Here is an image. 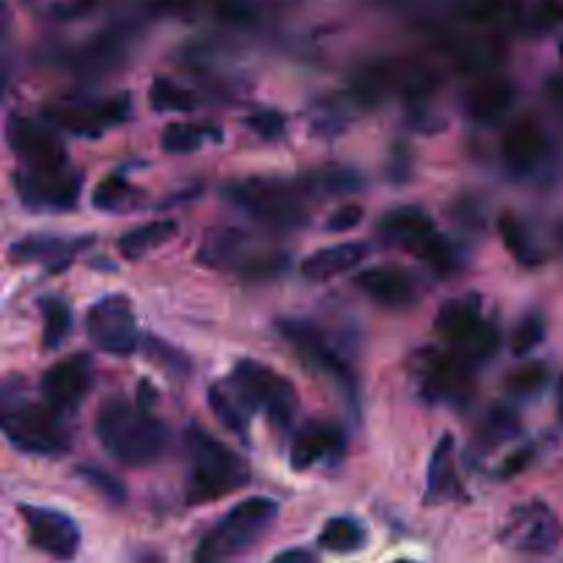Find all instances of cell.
Instances as JSON below:
<instances>
[{
    "instance_id": "1",
    "label": "cell",
    "mask_w": 563,
    "mask_h": 563,
    "mask_svg": "<svg viewBox=\"0 0 563 563\" xmlns=\"http://www.w3.org/2000/svg\"><path fill=\"white\" fill-rule=\"evenodd\" d=\"M97 440L124 468H146L166 453L168 429L151 409L127 398H111L97 415Z\"/></svg>"
},
{
    "instance_id": "2",
    "label": "cell",
    "mask_w": 563,
    "mask_h": 563,
    "mask_svg": "<svg viewBox=\"0 0 563 563\" xmlns=\"http://www.w3.org/2000/svg\"><path fill=\"white\" fill-rule=\"evenodd\" d=\"M188 446V503L190 506H204L215 503L217 497H226L232 492L250 484V468L237 451L226 442L215 440L201 426H190L184 435Z\"/></svg>"
},
{
    "instance_id": "3",
    "label": "cell",
    "mask_w": 563,
    "mask_h": 563,
    "mask_svg": "<svg viewBox=\"0 0 563 563\" xmlns=\"http://www.w3.org/2000/svg\"><path fill=\"white\" fill-rule=\"evenodd\" d=\"M278 519V503L270 497H248L237 503L232 511L221 517V522L204 536L195 558L199 561H221V558H234L248 552L272 522Z\"/></svg>"
},
{
    "instance_id": "4",
    "label": "cell",
    "mask_w": 563,
    "mask_h": 563,
    "mask_svg": "<svg viewBox=\"0 0 563 563\" xmlns=\"http://www.w3.org/2000/svg\"><path fill=\"white\" fill-rule=\"evenodd\" d=\"M3 431L18 451L31 457H61L69 448L67 426L61 409L50 402L40 404L31 398L3 404Z\"/></svg>"
},
{
    "instance_id": "5",
    "label": "cell",
    "mask_w": 563,
    "mask_h": 563,
    "mask_svg": "<svg viewBox=\"0 0 563 563\" xmlns=\"http://www.w3.org/2000/svg\"><path fill=\"white\" fill-rule=\"evenodd\" d=\"M305 193L281 179H243L226 188V199L272 228H297L305 223Z\"/></svg>"
},
{
    "instance_id": "6",
    "label": "cell",
    "mask_w": 563,
    "mask_h": 563,
    "mask_svg": "<svg viewBox=\"0 0 563 563\" xmlns=\"http://www.w3.org/2000/svg\"><path fill=\"white\" fill-rule=\"evenodd\" d=\"M232 387L254 413L264 409L270 424L278 429L292 424L294 415H297L300 398L292 380H286L259 360H239L232 371Z\"/></svg>"
},
{
    "instance_id": "7",
    "label": "cell",
    "mask_w": 563,
    "mask_h": 563,
    "mask_svg": "<svg viewBox=\"0 0 563 563\" xmlns=\"http://www.w3.org/2000/svg\"><path fill=\"white\" fill-rule=\"evenodd\" d=\"M435 327L462 358L470 363H484L500 347V333L484 322L478 297H453L437 311Z\"/></svg>"
},
{
    "instance_id": "8",
    "label": "cell",
    "mask_w": 563,
    "mask_h": 563,
    "mask_svg": "<svg viewBox=\"0 0 563 563\" xmlns=\"http://www.w3.org/2000/svg\"><path fill=\"white\" fill-rule=\"evenodd\" d=\"M278 330H281V336L292 344L294 352H297L311 369L319 371V374L327 376L330 382H336V385L347 393L349 402H358V382H354L352 369H349L347 360L327 344L325 333H322L314 322L278 319Z\"/></svg>"
},
{
    "instance_id": "9",
    "label": "cell",
    "mask_w": 563,
    "mask_h": 563,
    "mask_svg": "<svg viewBox=\"0 0 563 563\" xmlns=\"http://www.w3.org/2000/svg\"><path fill=\"white\" fill-rule=\"evenodd\" d=\"M86 330L97 349L116 358H130L138 349V322L135 308L124 294H108L97 300L86 314Z\"/></svg>"
},
{
    "instance_id": "10",
    "label": "cell",
    "mask_w": 563,
    "mask_h": 563,
    "mask_svg": "<svg viewBox=\"0 0 563 563\" xmlns=\"http://www.w3.org/2000/svg\"><path fill=\"white\" fill-rule=\"evenodd\" d=\"M7 140L12 155L18 157L25 171L53 173L67 168L69 155L64 149V140L47 124L34 122V119L12 116L7 127Z\"/></svg>"
},
{
    "instance_id": "11",
    "label": "cell",
    "mask_w": 563,
    "mask_h": 563,
    "mask_svg": "<svg viewBox=\"0 0 563 563\" xmlns=\"http://www.w3.org/2000/svg\"><path fill=\"white\" fill-rule=\"evenodd\" d=\"M558 541H561V522L555 511L541 500L511 508L500 530V544L528 555H547L555 550Z\"/></svg>"
},
{
    "instance_id": "12",
    "label": "cell",
    "mask_w": 563,
    "mask_h": 563,
    "mask_svg": "<svg viewBox=\"0 0 563 563\" xmlns=\"http://www.w3.org/2000/svg\"><path fill=\"white\" fill-rule=\"evenodd\" d=\"M20 514L29 528V539L36 550L56 561H69L80 550V528L67 511L45 506H20Z\"/></svg>"
},
{
    "instance_id": "13",
    "label": "cell",
    "mask_w": 563,
    "mask_h": 563,
    "mask_svg": "<svg viewBox=\"0 0 563 563\" xmlns=\"http://www.w3.org/2000/svg\"><path fill=\"white\" fill-rule=\"evenodd\" d=\"M18 184V195L29 210L45 212H69L80 201V190H83V177L72 173L69 168L53 173H34V171H20L14 177Z\"/></svg>"
},
{
    "instance_id": "14",
    "label": "cell",
    "mask_w": 563,
    "mask_h": 563,
    "mask_svg": "<svg viewBox=\"0 0 563 563\" xmlns=\"http://www.w3.org/2000/svg\"><path fill=\"white\" fill-rule=\"evenodd\" d=\"M91 382H94V363L89 354H69V358L58 360L56 365L45 371L42 376V393L45 402L61 413H75L89 396Z\"/></svg>"
},
{
    "instance_id": "15",
    "label": "cell",
    "mask_w": 563,
    "mask_h": 563,
    "mask_svg": "<svg viewBox=\"0 0 563 563\" xmlns=\"http://www.w3.org/2000/svg\"><path fill=\"white\" fill-rule=\"evenodd\" d=\"M473 369L468 358L453 349L448 354H431L420 365V391L435 402H462L473 391Z\"/></svg>"
},
{
    "instance_id": "16",
    "label": "cell",
    "mask_w": 563,
    "mask_h": 563,
    "mask_svg": "<svg viewBox=\"0 0 563 563\" xmlns=\"http://www.w3.org/2000/svg\"><path fill=\"white\" fill-rule=\"evenodd\" d=\"M130 113H133L130 94H116L111 97V100L89 102V105L56 108L50 116L58 127L69 130L72 135H80V138H94V135H100L102 130L122 127V124L130 119Z\"/></svg>"
},
{
    "instance_id": "17",
    "label": "cell",
    "mask_w": 563,
    "mask_h": 563,
    "mask_svg": "<svg viewBox=\"0 0 563 563\" xmlns=\"http://www.w3.org/2000/svg\"><path fill=\"white\" fill-rule=\"evenodd\" d=\"M94 239H69V237H50V234H36V237H25L9 248V261L12 264H42L47 270L58 272L67 270L80 250H86Z\"/></svg>"
},
{
    "instance_id": "18",
    "label": "cell",
    "mask_w": 563,
    "mask_h": 563,
    "mask_svg": "<svg viewBox=\"0 0 563 563\" xmlns=\"http://www.w3.org/2000/svg\"><path fill=\"white\" fill-rule=\"evenodd\" d=\"M344 448H347V440H344V431L338 426L325 424V420H311L292 437L289 462H292L294 470H308L322 462H330V459H338Z\"/></svg>"
},
{
    "instance_id": "19",
    "label": "cell",
    "mask_w": 563,
    "mask_h": 563,
    "mask_svg": "<svg viewBox=\"0 0 563 563\" xmlns=\"http://www.w3.org/2000/svg\"><path fill=\"white\" fill-rule=\"evenodd\" d=\"M503 162L511 173H530L547 155V135L533 119H519L503 138Z\"/></svg>"
},
{
    "instance_id": "20",
    "label": "cell",
    "mask_w": 563,
    "mask_h": 563,
    "mask_svg": "<svg viewBox=\"0 0 563 563\" xmlns=\"http://www.w3.org/2000/svg\"><path fill=\"white\" fill-rule=\"evenodd\" d=\"M360 292L369 294L374 303L385 305V308H409L415 303V283L398 267H374V270H363L354 278Z\"/></svg>"
},
{
    "instance_id": "21",
    "label": "cell",
    "mask_w": 563,
    "mask_h": 563,
    "mask_svg": "<svg viewBox=\"0 0 563 563\" xmlns=\"http://www.w3.org/2000/svg\"><path fill=\"white\" fill-rule=\"evenodd\" d=\"M380 234L385 243L413 250L418 256L420 248L435 237L437 228L431 217L424 210H418V206H398V210H391L382 217Z\"/></svg>"
},
{
    "instance_id": "22",
    "label": "cell",
    "mask_w": 563,
    "mask_h": 563,
    "mask_svg": "<svg viewBox=\"0 0 563 563\" xmlns=\"http://www.w3.org/2000/svg\"><path fill=\"white\" fill-rule=\"evenodd\" d=\"M365 256H369V245L365 243H338L311 254L300 270H303V278L322 283L344 275V272H352L354 267L363 264Z\"/></svg>"
},
{
    "instance_id": "23",
    "label": "cell",
    "mask_w": 563,
    "mask_h": 563,
    "mask_svg": "<svg viewBox=\"0 0 563 563\" xmlns=\"http://www.w3.org/2000/svg\"><path fill=\"white\" fill-rule=\"evenodd\" d=\"M459 495V475H457V448H453V437H440L429 459V470H426V503H446Z\"/></svg>"
},
{
    "instance_id": "24",
    "label": "cell",
    "mask_w": 563,
    "mask_h": 563,
    "mask_svg": "<svg viewBox=\"0 0 563 563\" xmlns=\"http://www.w3.org/2000/svg\"><path fill=\"white\" fill-rule=\"evenodd\" d=\"M514 102V86L508 80H481L468 94V113L481 124H497L506 119Z\"/></svg>"
},
{
    "instance_id": "25",
    "label": "cell",
    "mask_w": 563,
    "mask_h": 563,
    "mask_svg": "<svg viewBox=\"0 0 563 563\" xmlns=\"http://www.w3.org/2000/svg\"><path fill=\"white\" fill-rule=\"evenodd\" d=\"M177 232H179V223L171 221V217H166V221H151V223H144V226L133 228V232L122 234L116 248L124 259L138 261L144 259L146 254H151V250L171 243V239L177 237Z\"/></svg>"
},
{
    "instance_id": "26",
    "label": "cell",
    "mask_w": 563,
    "mask_h": 563,
    "mask_svg": "<svg viewBox=\"0 0 563 563\" xmlns=\"http://www.w3.org/2000/svg\"><path fill=\"white\" fill-rule=\"evenodd\" d=\"M210 140H223V130L212 127V124H190L177 122L168 124L160 135V146L166 155H193V151L204 149Z\"/></svg>"
},
{
    "instance_id": "27",
    "label": "cell",
    "mask_w": 563,
    "mask_h": 563,
    "mask_svg": "<svg viewBox=\"0 0 563 563\" xmlns=\"http://www.w3.org/2000/svg\"><path fill=\"white\" fill-rule=\"evenodd\" d=\"M206 402H210V409L215 413V418L221 420L223 429H228L232 435L248 437L250 413H254V409H250L248 404L237 396V391H234V387L228 391L226 385L215 382V385L210 387V393H206Z\"/></svg>"
},
{
    "instance_id": "28",
    "label": "cell",
    "mask_w": 563,
    "mask_h": 563,
    "mask_svg": "<svg viewBox=\"0 0 563 563\" xmlns=\"http://www.w3.org/2000/svg\"><path fill=\"white\" fill-rule=\"evenodd\" d=\"M91 204L100 212H113V215H122L124 210H133L140 204V190L133 188L122 173H111V177L102 179L94 188L91 195Z\"/></svg>"
},
{
    "instance_id": "29",
    "label": "cell",
    "mask_w": 563,
    "mask_h": 563,
    "mask_svg": "<svg viewBox=\"0 0 563 563\" xmlns=\"http://www.w3.org/2000/svg\"><path fill=\"white\" fill-rule=\"evenodd\" d=\"M319 547L330 552H358L365 547V528L354 517H333L319 533Z\"/></svg>"
},
{
    "instance_id": "30",
    "label": "cell",
    "mask_w": 563,
    "mask_h": 563,
    "mask_svg": "<svg viewBox=\"0 0 563 563\" xmlns=\"http://www.w3.org/2000/svg\"><path fill=\"white\" fill-rule=\"evenodd\" d=\"M42 316H45V330H42V344L47 349H58L69 336H72V308L58 297L42 300Z\"/></svg>"
},
{
    "instance_id": "31",
    "label": "cell",
    "mask_w": 563,
    "mask_h": 563,
    "mask_svg": "<svg viewBox=\"0 0 563 563\" xmlns=\"http://www.w3.org/2000/svg\"><path fill=\"white\" fill-rule=\"evenodd\" d=\"M149 102L157 113H168V111L188 113L199 105V97H195L190 89H184V86L173 83V80L157 78L151 80Z\"/></svg>"
},
{
    "instance_id": "32",
    "label": "cell",
    "mask_w": 563,
    "mask_h": 563,
    "mask_svg": "<svg viewBox=\"0 0 563 563\" xmlns=\"http://www.w3.org/2000/svg\"><path fill=\"white\" fill-rule=\"evenodd\" d=\"M500 237L508 254H511L519 264H539L541 261L539 248H536L533 239L528 237V232H525V226L519 223V217L511 215V212H506V215L500 217Z\"/></svg>"
},
{
    "instance_id": "33",
    "label": "cell",
    "mask_w": 563,
    "mask_h": 563,
    "mask_svg": "<svg viewBox=\"0 0 563 563\" xmlns=\"http://www.w3.org/2000/svg\"><path fill=\"white\" fill-rule=\"evenodd\" d=\"M75 473H78V478L83 481L86 486H91L102 500L111 503V506H124V503H127V486H124L122 478L108 473V470L97 468V464H78Z\"/></svg>"
},
{
    "instance_id": "34",
    "label": "cell",
    "mask_w": 563,
    "mask_h": 563,
    "mask_svg": "<svg viewBox=\"0 0 563 563\" xmlns=\"http://www.w3.org/2000/svg\"><path fill=\"white\" fill-rule=\"evenodd\" d=\"M544 333H547V325H544V316H541L539 311L522 316L519 325L514 327L511 333V352L514 354L533 352V349L544 341Z\"/></svg>"
},
{
    "instance_id": "35",
    "label": "cell",
    "mask_w": 563,
    "mask_h": 563,
    "mask_svg": "<svg viewBox=\"0 0 563 563\" xmlns=\"http://www.w3.org/2000/svg\"><path fill=\"white\" fill-rule=\"evenodd\" d=\"M547 380H550V374H547L544 363H528L508 374L506 387L517 393V396H533V393H539L547 385Z\"/></svg>"
},
{
    "instance_id": "36",
    "label": "cell",
    "mask_w": 563,
    "mask_h": 563,
    "mask_svg": "<svg viewBox=\"0 0 563 563\" xmlns=\"http://www.w3.org/2000/svg\"><path fill=\"white\" fill-rule=\"evenodd\" d=\"M146 352H149V358L157 360V365H160V369H166L168 374L188 376L190 360L184 358L179 349L168 347L166 341H160V338H149V341H146Z\"/></svg>"
},
{
    "instance_id": "37",
    "label": "cell",
    "mask_w": 563,
    "mask_h": 563,
    "mask_svg": "<svg viewBox=\"0 0 563 563\" xmlns=\"http://www.w3.org/2000/svg\"><path fill=\"white\" fill-rule=\"evenodd\" d=\"M519 429V420H517V413H511V409L506 407H495L489 413V418H486V424L481 426V431H484V440L489 442V446H495V442H503L506 437H514Z\"/></svg>"
},
{
    "instance_id": "38",
    "label": "cell",
    "mask_w": 563,
    "mask_h": 563,
    "mask_svg": "<svg viewBox=\"0 0 563 563\" xmlns=\"http://www.w3.org/2000/svg\"><path fill=\"white\" fill-rule=\"evenodd\" d=\"M245 127L259 135L261 140H278L286 133V119L278 111H259L245 119Z\"/></svg>"
},
{
    "instance_id": "39",
    "label": "cell",
    "mask_w": 563,
    "mask_h": 563,
    "mask_svg": "<svg viewBox=\"0 0 563 563\" xmlns=\"http://www.w3.org/2000/svg\"><path fill=\"white\" fill-rule=\"evenodd\" d=\"M360 223H363V206L349 204V206H341V210L333 212L330 221H327V232H333V234L352 232V228H358Z\"/></svg>"
},
{
    "instance_id": "40",
    "label": "cell",
    "mask_w": 563,
    "mask_h": 563,
    "mask_svg": "<svg viewBox=\"0 0 563 563\" xmlns=\"http://www.w3.org/2000/svg\"><path fill=\"white\" fill-rule=\"evenodd\" d=\"M525 462H528V451H519L517 457L511 459V462H506V464H503V470H500V473H503V478H511L514 473H519V470L525 468Z\"/></svg>"
},
{
    "instance_id": "41",
    "label": "cell",
    "mask_w": 563,
    "mask_h": 563,
    "mask_svg": "<svg viewBox=\"0 0 563 563\" xmlns=\"http://www.w3.org/2000/svg\"><path fill=\"white\" fill-rule=\"evenodd\" d=\"M314 552H308V550H283V552H278L275 555V561H303V563H308V561H314Z\"/></svg>"
},
{
    "instance_id": "42",
    "label": "cell",
    "mask_w": 563,
    "mask_h": 563,
    "mask_svg": "<svg viewBox=\"0 0 563 563\" xmlns=\"http://www.w3.org/2000/svg\"><path fill=\"white\" fill-rule=\"evenodd\" d=\"M558 415H561V420H563V376H561V382H558Z\"/></svg>"
},
{
    "instance_id": "43",
    "label": "cell",
    "mask_w": 563,
    "mask_h": 563,
    "mask_svg": "<svg viewBox=\"0 0 563 563\" xmlns=\"http://www.w3.org/2000/svg\"><path fill=\"white\" fill-rule=\"evenodd\" d=\"M555 94H558V100L563 102V83H558V86H555Z\"/></svg>"
},
{
    "instance_id": "44",
    "label": "cell",
    "mask_w": 563,
    "mask_h": 563,
    "mask_svg": "<svg viewBox=\"0 0 563 563\" xmlns=\"http://www.w3.org/2000/svg\"><path fill=\"white\" fill-rule=\"evenodd\" d=\"M561 53H563V45H561Z\"/></svg>"
}]
</instances>
